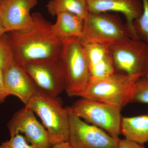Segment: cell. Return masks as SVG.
<instances>
[{
	"mask_svg": "<svg viewBox=\"0 0 148 148\" xmlns=\"http://www.w3.org/2000/svg\"><path fill=\"white\" fill-rule=\"evenodd\" d=\"M79 38L82 43H97L107 46L135 39L117 14L107 12H88L84 20L82 34Z\"/></svg>",
	"mask_w": 148,
	"mask_h": 148,
	"instance_id": "cell-2",
	"label": "cell"
},
{
	"mask_svg": "<svg viewBox=\"0 0 148 148\" xmlns=\"http://www.w3.org/2000/svg\"><path fill=\"white\" fill-rule=\"evenodd\" d=\"M0 148H36L30 145L21 134L11 137L10 140L2 143Z\"/></svg>",
	"mask_w": 148,
	"mask_h": 148,
	"instance_id": "cell-21",
	"label": "cell"
},
{
	"mask_svg": "<svg viewBox=\"0 0 148 148\" xmlns=\"http://www.w3.org/2000/svg\"><path fill=\"white\" fill-rule=\"evenodd\" d=\"M6 90L10 95L16 96L25 106L40 89L22 66L14 60L2 71Z\"/></svg>",
	"mask_w": 148,
	"mask_h": 148,
	"instance_id": "cell-12",
	"label": "cell"
},
{
	"mask_svg": "<svg viewBox=\"0 0 148 148\" xmlns=\"http://www.w3.org/2000/svg\"><path fill=\"white\" fill-rule=\"evenodd\" d=\"M6 33V32L5 29L3 25L1 18H0V37Z\"/></svg>",
	"mask_w": 148,
	"mask_h": 148,
	"instance_id": "cell-25",
	"label": "cell"
},
{
	"mask_svg": "<svg viewBox=\"0 0 148 148\" xmlns=\"http://www.w3.org/2000/svg\"><path fill=\"white\" fill-rule=\"evenodd\" d=\"M46 7L51 16H56L62 12H69L83 20L89 12L86 0H50Z\"/></svg>",
	"mask_w": 148,
	"mask_h": 148,
	"instance_id": "cell-17",
	"label": "cell"
},
{
	"mask_svg": "<svg viewBox=\"0 0 148 148\" xmlns=\"http://www.w3.org/2000/svg\"><path fill=\"white\" fill-rule=\"evenodd\" d=\"M66 108L69 113L103 130L114 137L119 138L122 118L121 109L119 107L81 98Z\"/></svg>",
	"mask_w": 148,
	"mask_h": 148,
	"instance_id": "cell-6",
	"label": "cell"
},
{
	"mask_svg": "<svg viewBox=\"0 0 148 148\" xmlns=\"http://www.w3.org/2000/svg\"><path fill=\"white\" fill-rule=\"evenodd\" d=\"M121 134L140 144L148 143V114L122 118Z\"/></svg>",
	"mask_w": 148,
	"mask_h": 148,
	"instance_id": "cell-15",
	"label": "cell"
},
{
	"mask_svg": "<svg viewBox=\"0 0 148 148\" xmlns=\"http://www.w3.org/2000/svg\"><path fill=\"white\" fill-rule=\"evenodd\" d=\"M34 113L26 106L15 112L8 124L10 136L23 133L28 143L36 148H51L47 130Z\"/></svg>",
	"mask_w": 148,
	"mask_h": 148,
	"instance_id": "cell-10",
	"label": "cell"
},
{
	"mask_svg": "<svg viewBox=\"0 0 148 148\" xmlns=\"http://www.w3.org/2000/svg\"><path fill=\"white\" fill-rule=\"evenodd\" d=\"M51 148H76L67 142H64L52 146Z\"/></svg>",
	"mask_w": 148,
	"mask_h": 148,
	"instance_id": "cell-24",
	"label": "cell"
},
{
	"mask_svg": "<svg viewBox=\"0 0 148 148\" xmlns=\"http://www.w3.org/2000/svg\"><path fill=\"white\" fill-rule=\"evenodd\" d=\"M138 79L115 73L103 79L91 81L77 96L111 104L122 109L130 103Z\"/></svg>",
	"mask_w": 148,
	"mask_h": 148,
	"instance_id": "cell-4",
	"label": "cell"
},
{
	"mask_svg": "<svg viewBox=\"0 0 148 148\" xmlns=\"http://www.w3.org/2000/svg\"><path fill=\"white\" fill-rule=\"evenodd\" d=\"M118 148H147L144 145L140 144L127 140L125 138L124 139H120L119 143Z\"/></svg>",
	"mask_w": 148,
	"mask_h": 148,
	"instance_id": "cell-22",
	"label": "cell"
},
{
	"mask_svg": "<svg viewBox=\"0 0 148 148\" xmlns=\"http://www.w3.org/2000/svg\"><path fill=\"white\" fill-rule=\"evenodd\" d=\"M56 98L39 90L26 106L41 120L52 146L67 142L69 136V114Z\"/></svg>",
	"mask_w": 148,
	"mask_h": 148,
	"instance_id": "cell-3",
	"label": "cell"
},
{
	"mask_svg": "<svg viewBox=\"0 0 148 148\" xmlns=\"http://www.w3.org/2000/svg\"><path fill=\"white\" fill-rule=\"evenodd\" d=\"M9 95L6 90L2 72L0 71V103L3 102L6 98Z\"/></svg>",
	"mask_w": 148,
	"mask_h": 148,
	"instance_id": "cell-23",
	"label": "cell"
},
{
	"mask_svg": "<svg viewBox=\"0 0 148 148\" xmlns=\"http://www.w3.org/2000/svg\"><path fill=\"white\" fill-rule=\"evenodd\" d=\"M69 114L68 142L76 148H118L120 139Z\"/></svg>",
	"mask_w": 148,
	"mask_h": 148,
	"instance_id": "cell-8",
	"label": "cell"
},
{
	"mask_svg": "<svg viewBox=\"0 0 148 148\" xmlns=\"http://www.w3.org/2000/svg\"><path fill=\"white\" fill-rule=\"evenodd\" d=\"M33 24L29 28L7 32L13 48L14 61L23 67L41 61L61 58L64 41L53 32L52 24L40 13L32 14Z\"/></svg>",
	"mask_w": 148,
	"mask_h": 148,
	"instance_id": "cell-1",
	"label": "cell"
},
{
	"mask_svg": "<svg viewBox=\"0 0 148 148\" xmlns=\"http://www.w3.org/2000/svg\"><path fill=\"white\" fill-rule=\"evenodd\" d=\"M89 64L91 81L103 79L114 73L109 46L83 43Z\"/></svg>",
	"mask_w": 148,
	"mask_h": 148,
	"instance_id": "cell-14",
	"label": "cell"
},
{
	"mask_svg": "<svg viewBox=\"0 0 148 148\" xmlns=\"http://www.w3.org/2000/svg\"><path fill=\"white\" fill-rule=\"evenodd\" d=\"M115 73L140 79L148 75V45L133 39L109 46Z\"/></svg>",
	"mask_w": 148,
	"mask_h": 148,
	"instance_id": "cell-7",
	"label": "cell"
},
{
	"mask_svg": "<svg viewBox=\"0 0 148 148\" xmlns=\"http://www.w3.org/2000/svg\"><path fill=\"white\" fill-rule=\"evenodd\" d=\"M130 103L148 104V75L136 82Z\"/></svg>",
	"mask_w": 148,
	"mask_h": 148,
	"instance_id": "cell-20",
	"label": "cell"
},
{
	"mask_svg": "<svg viewBox=\"0 0 148 148\" xmlns=\"http://www.w3.org/2000/svg\"><path fill=\"white\" fill-rule=\"evenodd\" d=\"M56 16V21L52 24V28L53 32L61 39L64 41L69 38L81 36L84 20L69 12H62Z\"/></svg>",
	"mask_w": 148,
	"mask_h": 148,
	"instance_id": "cell-16",
	"label": "cell"
},
{
	"mask_svg": "<svg viewBox=\"0 0 148 148\" xmlns=\"http://www.w3.org/2000/svg\"><path fill=\"white\" fill-rule=\"evenodd\" d=\"M61 59L66 73L65 91L69 96H77L91 80L87 56L79 38L64 40Z\"/></svg>",
	"mask_w": 148,
	"mask_h": 148,
	"instance_id": "cell-5",
	"label": "cell"
},
{
	"mask_svg": "<svg viewBox=\"0 0 148 148\" xmlns=\"http://www.w3.org/2000/svg\"><path fill=\"white\" fill-rule=\"evenodd\" d=\"M13 48L9 37L6 33L0 37V71L14 60Z\"/></svg>",
	"mask_w": 148,
	"mask_h": 148,
	"instance_id": "cell-19",
	"label": "cell"
},
{
	"mask_svg": "<svg viewBox=\"0 0 148 148\" xmlns=\"http://www.w3.org/2000/svg\"><path fill=\"white\" fill-rule=\"evenodd\" d=\"M38 3V0H0V18L6 33L32 26L30 12Z\"/></svg>",
	"mask_w": 148,
	"mask_h": 148,
	"instance_id": "cell-11",
	"label": "cell"
},
{
	"mask_svg": "<svg viewBox=\"0 0 148 148\" xmlns=\"http://www.w3.org/2000/svg\"><path fill=\"white\" fill-rule=\"evenodd\" d=\"M86 1L89 12L103 13L113 11L122 13L133 38L139 40L134 30V22L143 12L141 0H86Z\"/></svg>",
	"mask_w": 148,
	"mask_h": 148,
	"instance_id": "cell-13",
	"label": "cell"
},
{
	"mask_svg": "<svg viewBox=\"0 0 148 148\" xmlns=\"http://www.w3.org/2000/svg\"><path fill=\"white\" fill-rule=\"evenodd\" d=\"M141 1L143 12L140 17L134 21V30L138 39L148 45V0Z\"/></svg>",
	"mask_w": 148,
	"mask_h": 148,
	"instance_id": "cell-18",
	"label": "cell"
},
{
	"mask_svg": "<svg viewBox=\"0 0 148 148\" xmlns=\"http://www.w3.org/2000/svg\"><path fill=\"white\" fill-rule=\"evenodd\" d=\"M23 67L42 92L56 97L65 90L66 73L61 58L30 63Z\"/></svg>",
	"mask_w": 148,
	"mask_h": 148,
	"instance_id": "cell-9",
	"label": "cell"
}]
</instances>
